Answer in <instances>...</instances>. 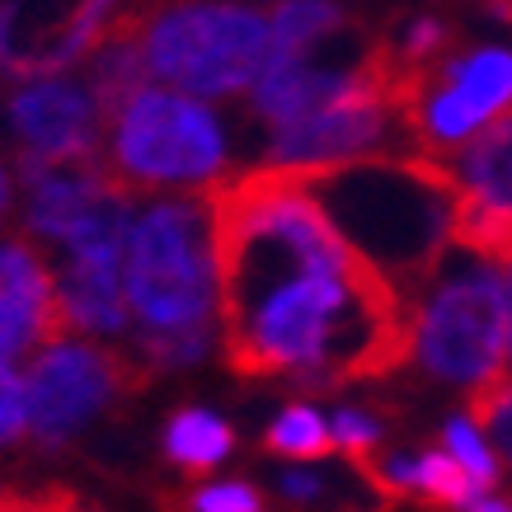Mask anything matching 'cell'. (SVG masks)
I'll return each mask as SVG.
<instances>
[{
    "label": "cell",
    "mask_w": 512,
    "mask_h": 512,
    "mask_svg": "<svg viewBox=\"0 0 512 512\" xmlns=\"http://www.w3.org/2000/svg\"><path fill=\"white\" fill-rule=\"evenodd\" d=\"M329 428H334V442H339V451L353 461V466L381 447V423H376L367 409H339Z\"/></svg>",
    "instance_id": "obj_20"
},
{
    "label": "cell",
    "mask_w": 512,
    "mask_h": 512,
    "mask_svg": "<svg viewBox=\"0 0 512 512\" xmlns=\"http://www.w3.org/2000/svg\"><path fill=\"white\" fill-rule=\"evenodd\" d=\"M442 165L456 174V184L475 202L512 217V109L489 127H480L470 141H461L456 151H447Z\"/></svg>",
    "instance_id": "obj_11"
},
{
    "label": "cell",
    "mask_w": 512,
    "mask_h": 512,
    "mask_svg": "<svg viewBox=\"0 0 512 512\" xmlns=\"http://www.w3.org/2000/svg\"><path fill=\"white\" fill-rule=\"evenodd\" d=\"M221 362L306 395L381 381L414 357V301L362 259L301 174L264 165L207 184Z\"/></svg>",
    "instance_id": "obj_1"
},
{
    "label": "cell",
    "mask_w": 512,
    "mask_h": 512,
    "mask_svg": "<svg viewBox=\"0 0 512 512\" xmlns=\"http://www.w3.org/2000/svg\"><path fill=\"white\" fill-rule=\"evenodd\" d=\"M456 240L480 249L484 259H494L503 268V282H508V353H512V217L475 202L461 188V198H456Z\"/></svg>",
    "instance_id": "obj_13"
},
{
    "label": "cell",
    "mask_w": 512,
    "mask_h": 512,
    "mask_svg": "<svg viewBox=\"0 0 512 512\" xmlns=\"http://www.w3.org/2000/svg\"><path fill=\"white\" fill-rule=\"evenodd\" d=\"M296 174L343 240L404 296L456 240L461 184L437 156H362L343 165H306Z\"/></svg>",
    "instance_id": "obj_2"
},
{
    "label": "cell",
    "mask_w": 512,
    "mask_h": 512,
    "mask_svg": "<svg viewBox=\"0 0 512 512\" xmlns=\"http://www.w3.org/2000/svg\"><path fill=\"white\" fill-rule=\"evenodd\" d=\"M466 419L494 442V451L512 466V376L498 372L470 390Z\"/></svg>",
    "instance_id": "obj_17"
},
{
    "label": "cell",
    "mask_w": 512,
    "mask_h": 512,
    "mask_svg": "<svg viewBox=\"0 0 512 512\" xmlns=\"http://www.w3.org/2000/svg\"><path fill=\"white\" fill-rule=\"evenodd\" d=\"M10 207H15V179H10V170L0 165V221L10 217Z\"/></svg>",
    "instance_id": "obj_23"
},
{
    "label": "cell",
    "mask_w": 512,
    "mask_h": 512,
    "mask_svg": "<svg viewBox=\"0 0 512 512\" xmlns=\"http://www.w3.org/2000/svg\"><path fill=\"white\" fill-rule=\"evenodd\" d=\"M409 301H414V357L433 381L475 390L503 372L508 292L494 273V259L451 240L409 292Z\"/></svg>",
    "instance_id": "obj_3"
},
{
    "label": "cell",
    "mask_w": 512,
    "mask_h": 512,
    "mask_svg": "<svg viewBox=\"0 0 512 512\" xmlns=\"http://www.w3.org/2000/svg\"><path fill=\"white\" fill-rule=\"evenodd\" d=\"M466 512H512V508H508V503H494V498H475Z\"/></svg>",
    "instance_id": "obj_24"
},
{
    "label": "cell",
    "mask_w": 512,
    "mask_h": 512,
    "mask_svg": "<svg viewBox=\"0 0 512 512\" xmlns=\"http://www.w3.org/2000/svg\"><path fill=\"white\" fill-rule=\"evenodd\" d=\"M419 494L437 508H470L484 498V484L451 451H419Z\"/></svg>",
    "instance_id": "obj_16"
},
{
    "label": "cell",
    "mask_w": 512,
    "mask_h": 512,
    "mask_svg": "<svg viewBox=\"0 0 512 512\" xmlns=\"http://www.w3.org/2000/svg\"><path fill=\"white\" fill-rule=\"evenodd\" d=\"M184 512H264V498L249 484H207L198 494H188Z\"/></svg>",
    "instance_id": "obj_21"
},
{
    "label": "cell",
    "mask_w": 512,
    "mask_h": 512,
    "mask_svg": "<svg viewBox=\"0 0 512 512\" xmlns=\"http://www.w3.org/2000/svg\"><path fill=\"white\" fill-rule=\"evenodd\" d=\"M71 512H94V508H85V503H80V498H76V508H71Z\"/></svg>",
    "instance_id": "obj_25"
},
{
    "label": "cell",
    "mask_w": 512,
    "mask_h": 512,
    "mask_svg": "<svg viewBox=\"0 0 512 512\" xmlns=\"http://www.w3.org/2000/svg\"><path fill=\"white\" fill-rule=\"evenodd\" d=\"M123 292L141 334L217 325V240L207 188L198 198L151 202L132 221Z\"/></svg>",
    "instance_id": "obj_4"
},
{
    "label": "cell",
    "mask_w": 512,
    "mask_h": 512,
    "mask_svg": "<svg viewBox=\"0 0 512 512\" xmlns=\"http://www.w3.org/2000/svg\"><path fill=\"white\" fill-rule=\"evenodd\" d=\"M62 292L29 235H0V357L15 362L66 339Z\"/></svg>",
    "instance_id": "obj_9"
},
{
    "label": "cell",
    "mask_w": 512,
    "mask_h": 512,
    "mask_svg": "<svg viewBox=\"0 0 512 512\" xmlns=\"http://www.w3.org/2000/svg\"><path fill=\"white\" fill-rule=\"evenodd\" d=\"M123 240H90L66 249L62 268V311L66 325L80 334L118 339L127 329V292H123Z\"/></svg>",
    "instance_id": "obj_10"
},
{
    "label": "cell",
    "mask_w": 512,
    "mask_h": 512,
    "mask_svg": "<svg viewBox=\"0 0 512 512\" xmlns=\"http://www.w3.org/2000/svg\"><path fill=\"white\" fill-rule=\"evenodd\" d=\"M278 489L292 498V503L315 508V503H325V498H329V489H334V484H329L325 475H315V470H287V475L278 480Z\"/></svg>",
    "instance_id": "obj_22"
},
{
    "label": "cell",
    "mask_w": 512,
    "mask_h": 512,
    "mask_svg": "<svg viewBox=\"0 0 512 512\" xmlns=\"http://www.w3.org/2000/svg\"><path fill=\"white\" fill-rule=\"evenodd\" d=\"M442 442H447V451L461 461V466L475 475V480L484 484V489H494L498 484V461H494V451L484 447V437L480 428L470 419H451L447 428H442Z\"/></svg>",
    "instance_id": "obj_18"
},
{
    "label": "cell",
    "mask_w": 512,
    "mask_h": 512,
    "mask_svg": "<svg viewBox=\"0 0 512 512\" xmlns=\"http://www.w3.org/2000/svg\"><path fill=\"white\" fill-rule=\"evenodd\" d=\"M146 362H132L118 348L99 343H47L29 362V433L43 451H62L76 433H85L109 404L146 390Z\"/></svg>",
    "instance_id": "obj_7"
},
{
    "label": "cell",
    "mask_w": 512,
    "mask_h": 512,
    "mask_svg": "<svg viewBox=\"0 0 512 512\" xmlns=\"http://www.w3.org/2000/svg\"><path fill=\"white\" fill-rule=\"evenodd\" d=\"M268 24H273V62H278L339 33L343 24H353V15H343L334 0H282Z\"/></svg>",
    "instance_id": "obj_14"
},
{
    "label": "cell",
    "mask_w": 512,
    "mask_h": 512,
    "mask_svg": "<svg viewBox=\"0 0 512 512\" xmlns=\"http://www.w3.org/2000/svg\"><path fill=\"white\" fill-rule=\"evenodd\" d=\"M264 451L292 456V461H325L329 451H339V442H334V428H325V419L311 404H292L264 433Z\"/></svg>",
    "instance_id": "obj_15"
},
{
    "label": "cell",
    "mask_w": 512,
    "mask_h": 512,
    "mask_svg": "<svg viewBox=\"0 0 512 512\" xmlns=\"http://www.w3.org/2000/svg\"><path fill=\"white\" fill-rule=\"evenodd\" d=\"M141 47L160 80L202 99H226L273 66V24L231 0H174L146 10Z\"/></svg>",
    "instance_id": "obj_5"
},
{
    "label": "cell",
    "mask_w": 512,
    "mask_h": 512,
    "mask_svg": "<svg viewBox=\"0 0 512 512\" xmlns=\"http://www.w3.org/2000/svg\"><path fill=\"white\" fill-rule=\"evenodd\" d=\"M109 127L104 160L132 193L217 184L231 160L217 113L202 109L188 94L156 90V85H141Z\"/></svg>",
    "instance_id": "obj_6"
},
{
    "label": "cell",
    "mask_w": 512,
    "mask_h": 512,
    "mask_svg": "<svg viewBox=\"0 0 512 512\" xmlns=\"http://www.w3.org/2000/svg\"><path fill=\"white\" fill-rule=\"evenodd\" d=\"M231 447V423H221L207 409H174V419L165 423V456L188 475H207L212 466H221Z\"/></svg>",
    "instance_id": "obj_12"
},
{
    "label": "cell",
    "mask_w": 512,
    "mask_h": 512,
    "mask_svg": "<svg viewBox=\"0 0 512 512\" xmlns=\"http://www.w3.org/2000/svg\"><path fill=\"white\" fill-rule=\"evenodd\" d=\"M29 433V386L0 357V447H15Z\"/></svg>",
    "instance_id": "obj_19"
},
{
    "label": "cell",
    "mask_w": 512,
    "mask_h": 512,
    "mask_svg": "<svg viewBox=\"0 0 512 512\" xmlns=\"http://www.w3.org/2000/svg\"><path fill=\"white\" fill-rule=\"evenodd\" d=\"M10 127L33 156H99L104 113L94 104L90 80H66L57 71L19 76L10 90Z\"/></svg>",
    "instance_id": "obj_8"
}]
</instances>
